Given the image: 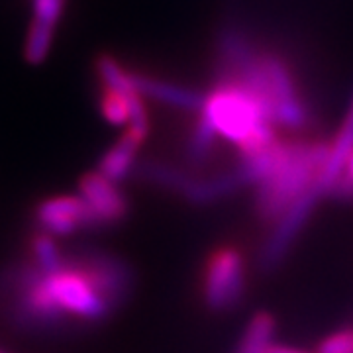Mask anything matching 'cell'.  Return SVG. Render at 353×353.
<instances>
[{
	"label": "cell",
	"mask_w": 353,
	"mask_h": 353,
	"mask_svg": "<svg viewBox=\"0 0 353 353\" xmlns=\"http://www.w3.org/2000/svg\"><path fill=\"white\" fill-rule=\"evenodd\" d=\"M214 79L240 83L281 130L303 134L312 124V108L289 59L259 43L245 26L228 22L220 28L214 46Z\"/></svg>",
	"instance_id": "1"
},
{
	"label": "cell",
	"mask_w": 353,
	"mask_h": 353,
	"mask_svg": "<svg viewBox=\"0 0 353 353\" xmlns=\"http://www.w3.org/2000/svg\"><path fill=\"white\" fill-rule=\"evenodd\" d=\"M330 157V141L279 138L265 152L240 157L238 171L255 187L253 206L259 220L275 222L304 192L316 189Z\"/></svg>",
	"instance_id": "2"
},
{
	"label": "cell",
	"mask_w": 353,
	"mask_h": 353,
	"mask_svg": "<svg viewBox=\"0 0 353 353\" xmlns=\"http://www.w3.org/2000/svg\"><path fill=\"white\" fill-rule=\"evenodd\" d=\"M199 114L212 126L218 138L228 139L238 148L240 157L265 152L279 139V128L267 110L240 83L230 79H214Z\"/></svg>",
	"instance_id": "3"
},
{
	"label": "cell",
	"mask_w": 353,
	"mask_h": 353,
	"mask_svg": "<svg viewBox=\"0 0 353 353\" xmlns=\"http://www.w3.org/2000/svg\"><path fill=\"white\" fill-rule=\"evenodd\" d=\"M202 303L214 312L224 314L243 301L248 290V261L234 243L216 245L202 265Z\"/></svg>",
	"instance_id": "4"
},
{
	"label": "cell",
	"mask_w": 353,
	"mask_h": 353,
	"mask_svg": "<svg viewBox=\"0 0 353 353\" xmlns=\"http://www.w3.org/2000/svg\"><path fill=\"white\" fill-rule=\"evenodd\" d=\"M71 250L87 267L92 281L101 289L104 299L112 304L114 310L118 312L124 308L136 289L134 267L118 253L99 245H75Z\"/></svg>",
	"instance_id": "5"
},
{
	"label": "cell",
	"mask_w": 353,
	"mask_h": 353,
	"mask_svg": "<svg viewBox=\"0 0 353 353\" xmlns=\"http://www.w3.org/2000/svg\"><path fill=\"white\" fill-rule=\"evenodd\" d=\"M34 226L50 236H73L81 230H101L97 216L81 196L63 194L41 201L34 210Z\"/></svg>",
	"instance_id": "6"
},
{
	"label": "cell",
	"mask_w": 353,
	"mask_h": 353,
	"mask_svg": "<svg viewBox=\"0 0 353 353\" xmlns=\"http://www.w3.org/2000/svg\"><path fill=\"white\" fill-rule=\"evenodd\" d=\"M320 199L322 196L318 194V190H308L299 201L292 202L289 208L273 222L275 224L273 232L267 236L263 250H261V265L265 269H273L275 265H279L287 257L290 245L303 234L308 218L312 216L316 202Z\"/></svg>",
	"instance_id": "7"
},
{
	"label": "cell",
	"mask_w": 353,
	"mask_h": 353,
	"mask_svg": "<svg viewBox=\"0 0 353 353\" xmlns=\"http://www.w3.org/2000/svg\"><path fill=\"white\" fill-rule=\"evenodd\" d=\"M79 196L90 206L101 228L116 226L130 214V201L126 194L99 171H90L81 176Z\"/></svg>",
	"instance_id": "8"
},
{
	"label": "cell",
	"mask_w": 353,
	"mask_h": 353,
	"mask_svg": "<svg viewBox=\"0 0 353 353\" xmlns=\"http://www.w3.org/2000/svg\"><path fill=\"white\" fill-rule=\"evenodd\" d=\"M132 83H134V90L139 92L143 99L148 97V99H153L161 104L179 108V110L201 112L202 104H204V92L173 83V81H167V79L132 71Z\"/></svg>",
	"instance_id": "9"
},
{
	"label": "cell",
	"mask_w": 353,
	"mask_h": 353,
	"mask_svg": "<svg viewBox=\"0 0 353 353\" xmlns=\"http://www.w3.org/2000/svg\"><path fill=\"white\" fill-rule=\"evenodd\" d=\"M243 185L245 183H243V179L236 169L210 176L190 175L189 183L183 189L181 196L190 204H194V206H204V204H212V202L226 199L238 189H241Z\"/></svg>",
	"instance_id": "10"
},
{
	"label": "cell",
	"mask_w": 353,
	"mask_h": 353,
	"mask_svg": "<svg viewBox=\"0 0 353 353\" xmlns=\"http://www.w3.org/2000/svg\"><path fill=\"white\" fill-rule=\"evenodd\" d=\"M141 145H143V139L136 136L134 132L126 130L124 136L102 155L97 171L106 176L108 181L120 185L128 176H134L136 165H138V152Z\"/></svg>",
	"instance_id": "11"
},
{
	"label": "cell",
	"mask_w": 353,
	"mask_h": 353,
	"mask_svg": "<svg viewBox=\"0 0 353 353\" xmlns=\"http://www.w3.org/2000/svg\"><path fill=\"white\" fill-rule=\"evenodd\" d=\"M353 152V99L347 112H345V118L341 122L340 130L336 134L334 141H330V157L328 163L324 167L322 175L316 183V190L320 196H328L330 190L334 187V183L338 181V175H340L341 167L345 163V159L352 155Z\"/></svg>",
	"instance_id": "12"
},
{
	"label": "cell",
	"mask_w": 353,
	"mask_h": 353,
	"mask_svg": "<svg viewBox=\"0 0 353 353\" xmlns=\"http://www.w3.org/2000/svg\"><path fill=\"white\" fill-rule=\"evenodd\" d=\"M275 330H277V320L269 310L255 312L241 332L234 353H265L267 347L273 343Z\"/></svg>",
	"instance_id": "13"
},
{
	"label": "cell",
	"mask_w": 353,
	"mask_h": 353,
	"mask_svg": "<svg viewBox=\"0 0 353 353\" xmlns=\"http://www.w3.org/2000/svg\"><path fill=\"white\" fill-rule=\"evenodd\" d=\"M134 175L138 176L139 181L152 185V187L171 190L176 194L183 192L190 179L189 173L183 171L181 167L163 163V161H141V163L136 165Z\"/></svg>",
	"instance_id": "14"
},
{
	"label": "cell",
	"mask_w": 353,
	"mask_h": 353,
	"mask_svg": "<svg viewBox=\"0 0 353 353\" xmlns=\"http://www.w3.org/2000/svg\"><path fill=\"white\" fill-rule=\"evenodd\" d=\"M216 138L218 136H216L212 126L199 114L194 126L190 128L187 145H185V155H187V159H189L190 163L194 165V167L206 163L210 159L212 152H214Z\"/></svg>",
	"instance_id": "15"
},
{
	"label": "cell",
	"mask_w": 353,
	"mask_h": 353,
	"mask_svg": "<svg viewBox=\"0 0 353 353\" xmlns=\"http://www.w3.org/2000/svg\"><path fill=\"white\" fill-rule=\"evenodd\" d=\"M55 30H57L55 26L32 20L24 43V57L28 63L39 65L48 59L51 46H53V38H55Z\"/></svg>",
	"instance_id": "16"
},
{
	"label": "cell",
	"mask_w": 353,
	"mask_h": 353,
	"mask_svg": "<svg viewBox=\"0 0 353 353\" xmlns=\"http://www.w3.org/2000/svg\"><path fill=\"white\" fill-rule=\"evenodd\" d=\"M30 261L39 267L41 271H53L63 261V252L55 243L53 236L36 232L30 240V250H28Z\"/></svg>",
	"instance_id": "17"
},
{
	"label": "cell",
	"mask_w": 353,
	"mask_h": 353,
	"mask_svg": "<svg viewBox=\"0 0 353 353\" xmlns=\"http://www.w3.org/2000/svg\"><path fill=\"white\" fill-rule=\"evenodd\" d=\"M94 71L99 77L101 88H112V90H122V92L134 90L132 71L110 55H101L94 63Z\"/></svg>",
	"instance_id": "18"
},
{
	"label": "cell",
	"mask_w": 353,
	"mask_h": 353,
	"mask_svg": "<svg viewBox=\"0 0 353 353\" xmlns=\"http://www.w3.org/2000/svg\"><path fill=\"white\" fill-rule=\"evenodd\" d=\"M136 90L122 92V90H112V88H101V114L106 122L114 126H128L130 120V97Z\"/></svg>",
	"instance_id": "19"
},
{
	"label": "cell",
	"mask_w": 353,
	"mask_h": 353,
	"mask_svg": "<svg viewBox=\"0 0 353 353\" xmlns=\"http://www.w3.org/2000/svg\"><path fill=\"white\" fill-rule=\"evenodd\" d=\"M316 353H353V324L341 326L324 336Z\"/></svg>",
	"instance_id": "20"
},
{
	"label": "cell",
	"mask_w": 353,
	"mask_h": 353,
	"mask_svg": "<svg viewBox=\"0 0 353 353\" xmlns=\"http://www.w3.org/2000/svg\"><path fill=\"white\" fill-rule=\"evenodd\" d=\"M65 6L67 0H32V12H34L32 20H39L57 28L65 12Z\"/></svg>",
	"instance_id": "21"
},
{
	"label": "cell",
	"mask_w": 353,
	"mask_h": 353,
	"mask_svg": "<svg viewBox=\"0 0 353 353\" xmlns=\"http://www.w3.org/2000/svg\"><path fill=\"white\" fill-rule=\"evenodd\" d=\"M328 196L336 199V201L353 202V152L352 155L345 159V163L341 167L338 181L334 183V187L330 190Z\"/></svg>",
	"instance_id": "22"
},
{
	"label": "cell",
	"mask_w": 353,
	"mask_h": 353,
	"mask_svg": "<svg viewBox=\"0 0 353 353\" xmlns=\"http://www.w3.org/2000/svg\"><path fill=\"white\" fill-rule=\"evenodd\" d=\"M265 353H314V352H306V350H301V347H294V345H283V343H271L267 347Z\"/></svg>",
	"instance_id": "23"
}]
</instances>
